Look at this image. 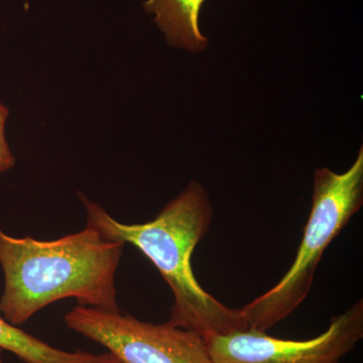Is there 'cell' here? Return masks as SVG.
Listing matches in <instances>:
<instances>
[{
    "mask_svg": "<svg viewBox=\"0 0 363 363\" xmlns=\"http://www.w3.org/2000/svg\"><path fill=\"white\" fill-rule=\"evenodd\" d=\"M78 196L87 225L106 240L130 243L157 267L173 294L169 323L202 337L248 328L240 310L231 309L210 295L193 272V252L207 235L214 213L206 189L199 182H191L152 220L140 224L121 223L83 193Z\"/></svg>",
    "mask_w": 363,
    "mask_h": 363,
    "instance_id": "obj_1",
    "label": "cell"
},
{
    "mask_svg": "<svg viewBox=\"0 0 363 363\" xmlns=\"http://www.w3.org/2000/svg\"><path fill=\"white\" fill-rule=\"evenodd\" d=\"M124 245L106 240L89 225L49 241L14 238L0 228V266L4 276L0 313L9 323L20 327L64 298L121 311L116 277Z\"/></svg>",
    "mask_w": 363,
    "mask_h": 363,
    "instance_id": "obj_2",
    "label": "cell"
},
{
    "mask_svg": "<svg viewBox=\"0 0 363 363\" xmlns=\"http://www.w3.org/2000/svg\"><path fill=\"white\" fill-rule=\"evenodd\" d=\"M363 204V147L347 171L317 169L312 208L292 266L271 290L240 308L248 328L267 331L307 298L325 250Z\"/></svg>",
    "mask_w": 363,
    "mask_h": 363,
    "instance_id": "obj_3",
    "label": "cell"
},
{
    "mask_svg": "<svg viewBox=\"0 0 363 363\" xmlns=\"http://www.w3.org/2000/svg\"><path fill=\"white\" fill-rule=\"evenodd\" d=\"M70 330L106 348L123 363H216L202 336L121 311L78 305L65 315Z\"/></svg>",
    "mask_w": 363,
    "mask_h": 363,
    "instance_id": "obj_4",
    "label": "cell"
},
{
    "mask_svg": "<svg viewBox=\"0 0 363 363\" xmlns=\"http://www.w3.org/2000/svg\"><path fill=\"white\" fill-rule=\"evenodd\" d=\"M363 338V300L331 319L328 328L308 340L272 337L245 329L203 337L216 363H341Z\"/></svg>",
    "mask_w": 363,
    "mask_h": 363,
    "instance_id": "obj_5",
    "label": "cell"
},
{
    "mask_svg": "<svg viewBox=\"0 0 363 363\" xmlns=\"http://www.w3.org/2000/svg\"><path fill=\"white\" fill-rule=\"evenodd\" d=\"M205 0H145V13L164 33L169 45L199 52L206 49L208 38L200 30V11Z\"/></svg>",
    "mask_w": 363,
    "mask_h": 363,
    "instance_id": "obj_6",
    "label": "cell"
},
{
    "mask_svg": "<svg viewBox=\"0 0 363 363\" xmlns=\"http://www.w3.org/2000/svg\"><path fill=\"white\" fill-rule=\"evenodd\" d=\"M0 350L9 351L25 363H101L108 355L59 350L9 323L1 313Z\"/></svg>",
    "mask_w": 363,
    "mask_h": 363,
    "instance_id": "obj_7",
    "label": "cell"
},
{
    "mask_svg": "<svg viewBox=\"0 0 363 363\" xmlns=\"http://www.w3.org/2000/svg\"><path fill=\"white\" fill-rule=\"evenodd\" d=\"M9 109L0 102V176L13 168L16 157H13L6 136V124Z\"/></svg>",
    "mask_w": 363,
    "mask_h": 363,
    "instance_id": "obj_8",
    "label": "cell"
},
{
    "mask_svg": "<svg viewBox=\"0 0 363 363\" xmlns=\"http://www.w3.org/2000/svg\"><path fill=\"white\" fill-rule=\"evenodd\" d=\"M101 363H123L121 362V359H118L116 357V355L112 354V353L109 352L108 357L106 358V359L104 360V362Z\"/></svg>",
    "mask_w": 363,
    "mask_h": 363,
    "instance_id": "obj_9",
    "label": "cell"
}]
</instances>
